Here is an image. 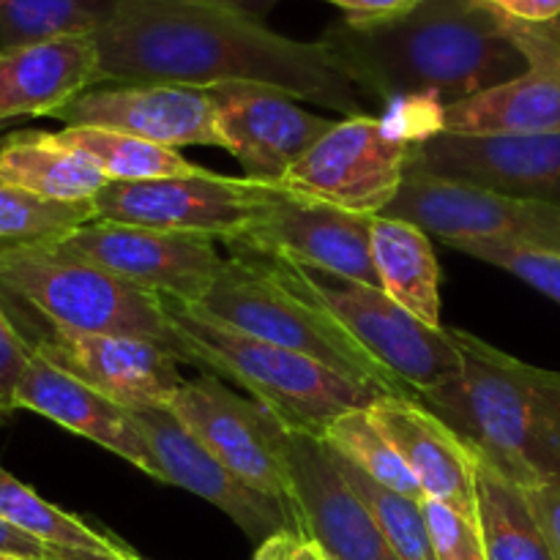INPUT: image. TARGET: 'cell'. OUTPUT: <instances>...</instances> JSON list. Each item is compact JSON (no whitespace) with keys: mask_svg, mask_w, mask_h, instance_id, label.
<instances>
[{"mask_svg":"<svg viewBox=\"0 0 560 560\" xmlns=\"http://www.w3.org/2000/svg\"><path fill=\"white\" fill-rule=\"evenodd\" d=\"M47 560H63V558H55V556H52V558H47Z\"/></svg>","mask_w":560,"mask_h":560,"instance_id":"45","label":"cell"},{"mask_svg":"<svg viewBox=\"0 0 560 560\" xmlns=\"http://www.w3.org/2000/svg\"><path fill=\"white\" fill-rule=\"evenodd\" d=\"M208 315L230 323L238 331L257 339L295 350L301 355L320 361L328 370L350 377L366 388H375L383 397H410L405 383L383 370L328 310L306 295L293 293L266 271L249 252L235 249L219 271L202 304Z\"/></svg>","mask_w":560,"mask_h":560,"instance_id":"6","label":"cell"},{"mask_svg":"<svg viewBox=\"0 0 560 560\" xmlns=\"http://www.w3.org/2000/svg\"><path fill=\"white\" fill-rule=\"evenodd\" d=\"M55 558L63 560H145L135 552V556H98V552H52Z\"/></svg>","mask_w":560,"mask_h":560,"instance_id":"42","label":"cell"},{"mask_svg":"<svg viewBox=\"0 0 560 560\" xmlns=\"http://www.w3.org/2000/svg\"><path fill=\"white\" fill-rule=\"evenodd\" d=\"M523 492L534 509V517L550 547L552 560H560V476L523 487Z\"/></svg>","mask_w":560,"mask_h":560,"instance_id":"36","label":"cell"},{"mask_svg":"<svg viewBox=\"0 0 560 560\" xmlns=\"http://www.w3.org/2000/svg\"><path fill=\"white\" fill-rule=\"evenodd\" d=\"M63 126L109 129L164 148L219 145L217 107L206 88L96 85L52 115Z\"/></svg>","mask_w":560,"mask_h":560,"instance_id":"20","label":"cell"},{"mask_svg":"<svg viewBox=\"0 0 560 560\" xmlns=\"http://www.w3.org/2000/svg\"><path fill=\"white\" fill-rule=\"evenodd\" d=\"M481 3L523 25H552L560 20V0H481Z\"/></svg>","mask_w":560,"mask_h":560,"instance_id":"39","label":"cell"},{"mask_svg":"<svg viewBox=\"0 0 560 560\" xmlns=\"http://www.w3.org/2000/svg\"><path fill=\"white\" fill-rule=\"evenodd\" d=\"M421 506L438 560H487L479 520L432 498H424Z\"/></svg>","mask_w":560,"mask_h":560,"instance_id":"34","label":"cell"},{"mask_svg":"<svg viewBox=\"0 0 560 560\" xmlns=\"http://www.w3.org/2000/svg\"><path fill=\"white\" fill-rule=\"evenodd\" d=\"M129 413L156 459L164 485L184 487L217 506L255 545L279 530L304 534L295 506L244 485L222 459L213 457L211 448L173 413L170 405H140V408H129Z\"/></svg>","mask_w":560,"mask_h":560,"instance_id":"14","label":"cell"},{"mask_svg":"<svg viewBox=\"0 0 560 560\" xmlns=\"http://www.w3.org/2000/svg\"><path fill=\"white\" fill-rule=\"evenodd\" d=\"M33 348L25 334L16 328L3 295H0V416H9L16 410V388L22 375L31 364Z\"/></svg>","mask_w":560,"mask_h":560,"instance_id":"35","label":"cell"},{"mask_svg":"<svg viewBox=\"0 0 560 560\" xmlns=\"http://www.w3.org/2000/svg\"><path fill=\"white\" fill-rule=\"evenodd\" d=\"M448 331L457 375L419 402L514 485L560 476V372L525 364L459 328Z\"/></svg>","mask_w":560,"mask_h":560,"instance_id":"3","label":"cell"},{"mask_svg":"<svg viewBox=\"0 0 560 560\" xmlns=\"http://www.w3.org/2000/svg\"><path fill=\"white\" fill-rule=\"evenodd\" d=\"M331 457L337 463L339 474L348 479V485L359 492L361 501L366 503V509L375 517L377 528L383 530L386 541L392 545V550L397 552L399 560H438L435 550H432L430 528H427L424 517V501H413L408 495H399V492L388 490V487L377 485L375 479L359 470L355 465H350L342 454H337L331 448Z\"/></svg>","mask_w":560,"mask_h":560,"instance_id":"32","label":"cell"},{"mask_svg":"<svg viewBox=\"0 0 560 560\" xmlns=\"http://www.w3.org/2000/svg\"><path fill=\"white\" fill-rule=\"evenodd\" d=\"M213 3H222V5H233V9L238 11H246V14L252 16H266L268 9H271L277 0H213Z\"/></svg>","mask_w":560,"mask_h":560,"instance_id":"41","label":"cell"},{"mask_svg":"<svg viewBox=\"0 0 560 560\" xmlns=\"http://www.w3.org/2000/svg\"><path fill=\"white\" fill-rule=\"evenodd\" d=\"M33 323L42 328L25 339L38 355L124 408L170 405L184 386L180 361L159 345Z\"/></svg>","mask_w":560,"mask_h":560,"instance_id":"17","label":"cell"},{"mask_svg":"<svg viewBox=\"0 0 560 560\" xmlns=\"http://www.w3.org/2000/svg\"><path fill=\"white\" fill-rule=\"evenodd\" d=\"M52 137L60 145L88 159L109 184L191 175L202 170L191 164L189 159L180 156L175 148L137 140V137L120 135V131L91 129V126H66V129L52 131Z\"/></svg>","mask_w":560,"mask_h":560,"instance_id":"28","label":"cell"},{"mask_svg":"<svg viewBox=\"0 0 560 560\" xmlns=\"http://www.w3.org/2000/svg\"><path fill=\"white\" fill-rule=\"evenodd\" d=\"M372 260L381 290L432 328L441 323V266L430 233L413 222L372 217Z\"/></svg>","mask_w":560,"mask_h":560,"instance_id":"24","label":"cell"},{"mask_svg":"<svg viewBox=\"0 0 560 560\" xmlns=\"http://www.w3.org/2000/svg\"><path fill=\"white\" fill-rule=\"evenodd\" d=\"M0 295L9 306L33 312L38 323L142 339L189 364L167 301L49 246L0 252Z\"/></svg>","mask_w":560,"mask_h":560,"instance_id":"5","label":"cell"},{"mask_svg":"<svg viewBox=\"0 0 560 560\" xmlns=\"http://www.w3.org/2000/svg\"><path fill=\"white\" fill-rule=\"evenodd\" d=\"M0 560H20V558H11V556H3V552H0Z\"/></svg>","mask_w":560,"mask_h":560,"instance_id":"44","label":"cell"},{"mask_svg":"<svg viewBox=\"0 0 560 560\" xmlns=\"http://www.w3.org/2000/svg\"><path fill=\"white\" fill-rule=\"evenodd\" d=\"M541 27H547V31H550V33H552V36H556V38H558V42H560V20H556V22H552V25H541Z\"/></svg>","mask_w":560,"mask_h":560,"instance_id":"43","label":"cell"},{"mask_svg":"<svg viewBox=\"0 0 560 560\" xmlns=\"http://www.w3.org/2000/svg\"><path fill=\"white\" fill-rule=\"evenodd\" d=\"M16 410H31V413L44 416L63 430L98 443L115 457L140 468L151 479L162 481L156 459H153L137 421L131 419L129 408L93 392L77 377L66 375L63 370L49 364L36 350H33L31 364L22 375L20 388H16Z\"/></svg>","mask_w":560,"mask_h":560,"instance_id":"22","label":"cell"},{"mask_svg":"<svg viewBox=\"0 0 560 560\" xmlns=\"http://www.w3.org/2000/svg\"><path fill=\"white\" fill-rule=\"evenodd\" d=\"M446 246L465 252L481 262L503 268L560 304V252L536 246L501 244V241H448Z\"/></svg>","mask_w":560,"mask_h":560,"instance_id":"33","label":"cell"},{"mask_svg":"<svg viewBox=\"0 0 560 560\" xmlns=\"http://www.w3.org/2000/svg\"><path fill=\"white\" fill-rule=\"evenodd\" d=\"M288 465L301 528L328 560H399L320 438L290 430Z\"/></svg>","mask_w":560,"mask_h":560,"instance_id":"19","label":"cell"},{"mask_svg":"<svg viewBox=\"0 0 560 560\" xmlns=\"http://www.w3.org/2000/svg\"><path fill=\"white\" fill-rule=\"evenodd\" d=\"M271 197V184L208 173L107 184L96 197V219L167 233L200 235L235 246Z\"/></svg>","mask_w":560,"mask_h":560,"instance_id":"8","label":"cell"},{"mask_svg":"<svg viewBox=\"0 0 560 560\" xmlns=\"http://www.w3.org/2000/svg\"><path fill=\"white\" fill-rule=\"evenodd\" d=\"M235 249L290 260L381 288L372 260V217L271 184V197Z\"/></svg>","mask_w":560,"mask_h":560,"instance_id":"13","label":"cell"},{"mask_svg":"<svg viewBox=\"0 0 560 560\" xmlns=\"http://www.w3.org/2000/svg\"><path fill=\"white\" fill-rule=\"evenodd\" d=\"M0 552L20 560H47L52 558V550L42 541H36L33 536L22 534L16 525H11L9 520L0 517Z\"/></svg>","mask_w":560,"mask_h":560,"instance_id":"40","label":"cell"},{"mask_svg":"<svg viewBox=\"0 0 560 560\" xmlns=\"http://www.w3.org/2000/svg\"><path fill=\"white\" fill-rule=\"evenodd\" d=\"M49 249L91 262L145 293L178 304H202L224 266L211 238L104 219L71 230Z\"/></svg>","mask_w":560,"mask_h":560,"instance_id":"11","label":"cell"},{"mask_svg":"<svg viewBox=\"0 0 560 560\" xmlns=\"http://www.w3.org/2000/svg\"><path fill=\"white\" fill-rule=\"evenodd\" d=\"M525 71L503 85L441 107L435 131L459 135H556L560 131V42L541 25L506 16Z\"/></svg>","mask_w":560,"mask_h":560,"instance_id":"18","label":"cell"},{"mask_svg":"<svg viewBox=\"0 0 560 560\" xmlns=\"http://www.w3.org/2000/svg\"><path fill=\"white\" fill-rule=\"evenodd\" d=\"M0 517L9 520L22 534L33 536L52 552H98V556H135L126 545L104 528H93L77 514L63 512L44 501L36 490L22 485L16 476L0 465Z\"/></svg>","mask_w":560,"mask_h":560,"instance_id":"27","label":"cell"},{"mask_svg":"<svg viewBox=\"0 0 560 560\" xmlns=\"http://www.w3.org/2000/svg\"><path fill=\"white\" fill-rule=\"evenodd\" d=\"M328 448L342 454L350 465L364 470L370 479L377 485L388 487V490L408 495L413 501H424V490L410 474L408 465L402 463L397 448L392 446L386 435L372 424L370 413L364 410H350V413L339 416L320 438Z\"/></svg>","mask_w":560,"mask_h":560,"instance_id":"30","label":"cell"},{"mask_svg":"<svg viewBox=\"0 0 560 560\" xmlns=\"http://www.w3.org/2000/svg\"><path fill=\"white\" fill-rule=\"evenodd\" d=\"M416 142L375 115L334 120L277 186L350 213L381 217L402 189Z\"/></svg>","mask_w":560,"mask_h":560,"instance_id":"9","label":"cell"},{"mask_svg":"<svg viewBox=\"0 0 560 560\" xmlns=\"http://www.w3.org/2000/svg\"><path fill=\"white\" fill-rule=\"evenodd\" d=\"M124 0H0V49L96 36Z\"/></svg>","mask_w":560,"mask_h":560,"instance_id":"29","label":"cell"},{"mask_svg":"<svg viewBox=\"0 0 560 560\" xmlns=\"http://www.w3.org/2000/svg\"><path fill=\"white\" fill-rule=\"evenodd\" d=\"M0 184L55 202H91L109 184L52 131H16L0 142Z\"/></svg>","mask_w":560,"mask_h":560,"instance_id":"25","label":"cell"},{"mask_svg":"<svg viewBox=\"0 0 560 560\" xmlns=\"http://www.w3.org/2000/svg\"><path fill=\"white\" fill-rule=\"evenodd\" d=\"M381 217L413 222L443 244L501 241L560 252V202L498 195L416 167H408L402 189Z\"/></svg>","mask_w":560,"mask_h":560,"instance_id":"10","label":"cell"},{"mask_svg":"<svg viewBox=\"0 0 560 560\" xmlns=\"http://www.w3.org/2000/svg\"><path fill=\"white\" fill-rule=\"evenodd\" d=\"M96 219L91 202H55L0 184V252L52 246Z\"/></svg>","mask_w":560,"mask_h":560,"instance_id":"31","label":"cell"},{"mask_svg":"<svg viewBox=\"0 0 560 560\" xmlns=\"http://www.w3.org/2000/svg\"><path fill=\"white\" fill-rule=\"evenodd\" d=\"M345 11V20L353 25H375V22L397 20L413 11L421 0H326Z\"/></svg>","mask_w":560,"mask_h":560,"instance_id":"38","label":"cell"},{"mask_svg":"<svg viewBox=\"0 0 560 560\" xmlns=\"http://www.w3.org/2000/svg\"><path fill=\"white\" fill-rule=\"evenodd\" d=\"M170 408L244 485L295 506L288 465L290 430L271 410L230 392L213 375L184 383Z\"/></svg>","mask_w":560,"mask_h":560,"instance_id":"12","label":"cell"},{"mask_svg":"<svg viewBox=\"0 0 560 560\" xmlns=\"http://www.w3.org/2000/svg\"><path fill=\"white\" fill-rule=\"evenodd\" d=\"M252 560H328L323 547L299 530H279L260 541Z\"/></svg>","mask_w":560,"mask_h":560,"instance_id":"37","label":"cell"},{"mask_svg":"<svg viewBox=\"0 0 560 560\" xmlns=\"http://www.w3.org/2000/svg\"><path fill=\"white\" fill-rule=\"evenodd\" d=\"M355 88L383 98L454 104L525 71L506 16L481 0H421L375 25L334 22L320 38Z\"/></svg>","mask_w":560,"mask_h":560,"instance_id":"2","label":"cell"},{"mask_svg":"<svg viewBox=\"0 0 560 560\" xmlns=\"http://www.w3.org/2000/svg\"><path fill=\"white\" fill-rule=\"evenodd\" d=\"M257 260L279 284L331 312L348 328L350 337L383 370L405 383L416 399L457 375L459 355L452 331L421 323L381 288H370L337 273L315 271L290 260H268V257Z\"/></svg>","mask_w":560,"mask_h":560,"instance_id":"7","label":"cell"},{"mask_svg":"<svg viewBox=\"0 0 560 560\" xmlns=\"http://www.w3.org/2000/svg\"><path fill=\"white\" fill-rule=\"evenodd\" d=\"M366 413L397 448L424 490V498L448 503L479 520L476 454L446 421L410 397H381L366 408Z\"/></svg>","mask_w":560,"mask_h":560,"instance_id":"21","label":"cell"},{"mask_svg":"<svg viewBox=\"0 0 560 560\" xmlns=\"http://www.w3.org/2000/svg\"><path fill=\"white\" fill-rule=\"evenodd\" d=\"M410 167L509 197L560 202L556 135H459L432 131L413 145Z\"/></svg>","mask_w":560,"mask_h":560,"instance_id":"15","label":"cell"},{"mask_svg":"<svg viewBox=\"0 0 560 560\" xmlns=\"http://www.w3.org/2000/svg\"><path fill=\"white\" fill-rule=\"evenodd\" d=\"M96 85H104L96 36L0 49V126L16 118H52Z\"/></svg>","mask_w":560,"mask_h":560,"instance_id":"23","label":"cell"},{"mask_svg":"<svg viewBox=\"0 0 560 560\" xmlns=\"http://www.w3.org/2000/svg\"><path fill=\"white\" fill-rule=\"evenodd\" d=\"M167 310L189 350V364L238 383L288 430L323 438L339 416L383 397L310 355L238 331L197 304L167 301Z\"/></svg>","mask_w":560,"mask_h":560,"instance_id":"4","label":"cell"},{"mask_svg":"<svg viewBox=\"0 0 560 560\" xmlns=\"http://www.w3.org/2000/svg\"><path fill=\"white\" fill-rule=\"evenodd\" d=\"M96 47L104 85H266L345 118L364 115L359 88L326 44L295 42L213 0H124Z\"/></svg>","mask_w":560,"mask_h":560,"instance_id":"1","label":"cell"},{"mask_svg":"<svg viewBox=\"0 0 560 560\" xmlns=\"http://www.w3.org/2000/svg\"><path fill=\"white\" fill-rule=\"evenodd\" d=\"M219 148L244 167L246 178L279 184L334 126L301 107L290 93L266 85L211 88Z\"/></svg>","mask_w":560,"mask_h":560,"instance_id":"16","label":"cell"},{"mask_svg":"<svg viewBox=\"0 0 560 560\" xmlns=\"http://www.w3.org/2000/svg\"><path fill=\"white\" fill-rule=\"evenodd\" d=\"M476 506L487 560H552L523 487L476 454Z\"/></svg>","mask_w":560,"mask_h":560,"instance_id":"26","label":"cell"}]
</instances>
